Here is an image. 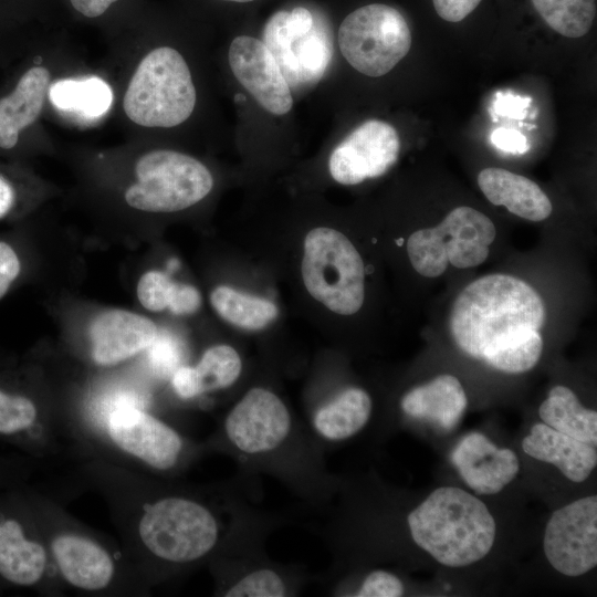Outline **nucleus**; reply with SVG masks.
Masks as SVG:
<instances>
[{
	"mask_svg": "<svg viewBox=\"0 0 597 597\" xmlns=\"http://www.w3.org/2000/svg\"><path fill=\"white\" fill-rule=\"evenodd\" d=\"M549 564L566 576H579L597 564V496L579 499L555 511L544 534Z\"/></svg>",
	"mask_w": 597,
	"mask_h": 597,
	"instance_id": "nucleus-8",
	"label": "nucleus"
},
{
	"mask_svg": "<svg viewBox=\"0 0 597 597\" xmlns=\"http://www.w3.org/2000/svg\"><path fill=\"white\" fill-rule=\"evenodd\" d=\"M545 308L526 282L507 274L484 275L454 300L449 327L459 348L493 368L521 374L541 358Z\"/></svg>",
	"mask_w": 597,
	"mask_h": 597,
	"instance_id": "nucleus-1",
	"label": "nucleus"
},
{
	"mask_svg": "<svg viewBox=\"0 0 597 597\" xmlns=\"http://www.w3.org/2000/svg\"><path fill=\"white\" fill-rule=\"evenodd\" d=\"M49 98L60 109L97 117L108 111L113 94L108 84L100 77L61 80L49 87Z\"/></svg>",
	"mask_w": 597,
	"mask_h": 597,
	"instance_id": "nucleus-25",
	"label": "nucleus"
},
{
	"mask_svg": "<svg viewBox=\"0 0 597 597\" xmlns=\"http://www.w3.org/2000/svg\"><path fill=\"white\" fill-rule=\"evenodd\" d=\"M451 461L463 481L479 494L500 492L520 470L512 450L496 447L480 432L463 437L453 449Z\"/></svg>",
	"mask_w": 597,
	"mask_h": 597,
	"instance_id": "nucleus-14",
	"label": "nucleus"
},
{
	"mask_svg": "<svg viewBox=\"0 0 597 597\" xmlns=\"http://www.w3.org/2000/svg\"><path fill=\"white\" fill-rule=\"evenodd\" d=\"M197 94L182 55L170 46L151 50L136 67L123 107L144 127H175L193 112Z\"/></svg>",
	"mask_w": 597,
	"mask_h": 597,
	"instance_id": "nucleus-3",
	"label": "nucleus"
},
{
	"mask_svg": "<svg viewBox=\"0 0 597 597\" xmlns=\"http://www.w3.org/2000/svg\"><path fill=\"white\" fill-rule=\"evenodd\" d=\"M107 431L119 449L157 470L171 469L181 454L184 443L179 433L136 407L111 411Z\"/></svg>",
	"mask_w": 597,
	"mask_h": 597,
	"instance_id": "nucleus-11",
	"label": "nucleus"
},
{
	"mask_svg": "<svg viewBox=\"0 0 597 597\" xmlns=\"http://www.w3.org/2000/svg\"><path fill=\"white\" fill-rule=\"evenodd\" d=\"M201 303L198 290L189 284L176 283L168 310L176 315L195 313Z\"/></svg>",
	"mask_w": 597,
	"mask_h": 597,
	"instance_id": "nucleus-34",
	"label": "nucleus"
},
{
	"mask_svg": "<svg viewBox=\"0 0 597 597\" xmlns=\"http://www.w3.org/2000/svg\"><path fill=\"white\" fill-rule=\"evenodd\" d=\"M287 593L283 578L274 570L259 568L247 573L229 587L228 597H281Z\"/></svg>",
	"mask_w": 597,
	"mask_h": 597,
	"instance_id": "nucleus-29",
	"label": "nucleus"
},
{
	"mask_svg": "<svg viewBox=\"0 0 597 597\" xmlns=\"http://www.w3.org/2000/svg\"><path fill=\"white\" fill-rule=\"evenodd\" d=\"M482 0H432L438 15L448 22H460L468 17Z\"/></svg>",
	"mask_w": 597,
	"mask_h": 597,
	"instance_id": "nucleus-35",
	"label": "nucleus"
},
{
	"mask_svg": "<svg viewBox=\"0 0 597 597\" xmlns=\"http://www.w3.org/2000/svg\"><path fill=\"white\" fill-rule=\"evenodd\" d=\"M478 185L486 199L530 221H543L552 213L546 193L533 180L503 168L489 167L478 175Z\"/></svg>",
	"mask_w": 597,
	"mask_h": 597,
	"instance_id": "nucleus-18",
	"label": "nucleus"
},
{
	"mask_svg": "<svg viewBox=\"0 0 597 597\" xmlns=\"http://www.w3.org/2000/svg\"><path fill=\"white\" fill-rule=\"evenodd\" d=\"M313 25V15L307 9L303 7H297L294 8L291 12H289L286 28L291 35H305L311 31Z\"/></svg>",
	"mask_w": 597,
	"mask_h": 597,
	"instance_id": "nucleus-40",
	"label": "nucleus"
},
{
	"mask_svg": "<svg viewBox=\"0 0 597 597\" xmlns=\"http://www.w3.org/2000/svg\"><path fill=\"white\" fill-rule=\"evenodd\" d=\"M35 405L27 397L0 390V433H14L29 428L35 421Z\"/></svg>",
	"mask_w": 597,
	"mask_h": 597,
	"instance_id": "nucleus-30",
	"label": "nucleus"
},
{
	"mask_svg": "<svg viewBox=\"0 0 597 597\" xmlns=\"http://www.w3.org/2000/svg\"><path fill=\"white\" fill-rule=\"evenodd\" d=\"M72 9L87 19H97L122 0H67Z\"/></svg>",
	"mask_w": 597,
	"mask_h": 597,
	"instance_id": "nucleus-39",
	"label": "nucleus"
},
{
	"mask_svg": "<svg viewBox=\"0 0 597 597\" xmlns=\"http://www.w3.org/2000/svg\"><path fill=\"white\" fill-rule=\"evenodd\" d=\"M467 404L459 379L447 374L412 388L400 402L406 415L433 421L446 430L459 422Z\"/></svg>",
	"mask_w": 597,
	"mask_h": 597,
	"instance_id": "nucleus-20",
	"label": "nucleus"
},
{
	"mask_svg": "<svg viewBox=\"0 0 597 597\" xmlns=\"http://www.w3.org/2000/svg\"><path fill=\"white\" fill-rule=\"evenodd\" d=\"M158 334L156 324L126 310L98 314L90 327L92 357L95 364L112 366L148 348Z\"/></svg>",
	"mask_w": 597,
	"mask_h": 597,
	"instance_id": "nucleus-15",
	"label": "nucleus"
},
{
	"mask_svg": "<svg viewBox=\"0 0 597 597\" xmlns=\"http://www.w3.org/2000/svg\"><path fill=\"white\" fill-rule=\"evenodd\" d=\"M546 24L566 38H580L591 28L596 0H532Z\"/></svg>",
	"mask_w": 597,
	"mask_h": 597,
	"instance_id": "nucleus-26",
	"label": "nucleus"
},
{
	"mask_svg": "<svg viewBox=\"0 0 597 597\" xmlns=\"http://www.w3.org/2000/svg\"><path fill=\"white\" fill-rule=\"evenodd\" d=\"M541 419L553 429L577 440L596 444L597 413L586 409L565 386H555L538 409Z\"/></svg>",
	"mask_w": 597,
	"mask_h": 597,
	"instance_id": "nucleus-23",
	"label": "nucleus"
},
{
	"mask_svg": "<svg viewBox=\"0 0 597 597\" xmlns=\"http://www.w3.org/2000/svg\"><path fill=\"white\" fill-rule=\"evenodd\" d=\"M301 271L307 292L332 312L352 315L362 307L363 259L339 231L318 227L306 234Z\"/></svg>",
	"mask_w": 597,
	"mask_h": 597,
	"instance_id": "nucleus-4",
	"label": "nucleus"
},
{
	"mask_svg": "<svg viewBox=\"0 0 597 597\" xmlns=\"http://www.w3.org/2000/svg\"><path fill=\"white\" fill-rule=\"evenodd\" d=\"M291 415L273 391L251 388L229 411L224 431L241 452L260 454L279 448L289 437Z\"/></svg>",
	"mask_w": 597,
	"mask_h": 597,
	"instance_id": "nucleus-9",
	"label": "nucleus"
},
{
	"mask_svg": "<svg viewBox=\"0 0 597 597\" xmlns=\"http://www.w3.org/2000/svg\"><path fill=\"white\" fill-rule=\"evenodd\" d=\"M407 254L416 272L426 277L441 275L449 264L444 237L438 227L415 231L408 238Z\"/></svg>",
	"mask_w": 597,
	"mask_h": 597,
	"instance_id": "nucleus-28",
	"label": "nucleus"
},
{
	"mask_svg": "<svg viewBox=\"0 0 597 597\" xmlns=\"http://www.w3.org/2000/svg\"><path fill=\"white\" fill-rule=\"evenodd\" d=\"M199 395L231 386L240 376L242 362L229 345L208 348L192 367Z\"/></svg>",
	"mask_w": 597,
	"mask_h": 597,
	"instance_id": "nucleus-27",
	"label": "nucleus"
},
{
	"mask_svg": "<svg viewBox=\"0 0 597 597\" xmlns=\"http://www.w3.org/2000/svg\"><path fill=\"white\" fill-rule=\"evenodd\" d=\"M404 594V584L392 573L374 570L364 579L356 596L358 597H398Z\"/></svg>",
	"mask_w": 597,
	"mask_h": 597,
	"instance_id": "nucleus-32",
	"label": "nucleus"
},
{
	"mask_svg": "<svg viewBox=\"0 0 597 597\" xmlns=\"http://www.w3.org/2000/svg\"><path fill=\"white\" fill-rule=\"evenodd\" d=\"M138 535L155 557L188 564L209 554L219 540V523L203 504L167 496L147 506L139 519Z\"/></svg>",
	"mask_w": 597,
	"mask_h": 597,
	"instance_id": "nucleus-5",
	"label": "nucleus"
},
{
	"mask_svg": "<svg viewBox=\"0 0 597 597\" xmlns=\"http://www.w3.org/2000/svg\"><path fill=\"white\" fill-rule=\"evenodd\" d=\"M45 567L44 547L28 540L17 521L0 522V575L12 584L31 586L42 578Z\"/></svg>",
	"mask_w": 597,
	"mask_h": 597,
	"instance_id": "nucleus-21",
	"label": "nucleus"
},
{
	"mask_svg": "<svg viewBox=\"0 0 597 597\" xmlns=\"http://www.w3.org/2000/svg\"><path fill=\"white\" fill-rule=\"evenodd\" d=\"M51 549L60 573L70 585L95 591L112 582L113 558L96 542L78 534L63 533L52 541Z\"/></svg>",
	"mask_w": 597,
	"mask_h": 597,
	"instance_id": "nucleus-16",
	"label": "nucleus"
},
{
	"mask_svg": "<svg viewBox=\"0 0 597 597\" xmlns=\"http://www.w3.org/2000/svg\"><path fill=\"white\" fill-rule=\"evenodd\" d=\"M216 312L228 323L249 331L262 329L277 315L272 302L220 285L210 295Z\"/></svg>",
	"mask_w": 597,
	"mask_h": 597,
	"instance_id": "nucleus-24",
	"label": "nucleus"
},
{
	"mask_svg": "<svg viewBox=\"0 0 597 597\" xmlns=\"http://www.w3.org/2000/svg\"><path fill=\"white\" fill-rule=\"evenodd\" d=\"M337 40L350 66L364 75L377 77L387 74L407 55L411 32L397 9L371 3L343 20Z\"/></svg>",
	"mask_w": 597,
	"mask_h": 597,
	"instance_id": "nucleus-7",
	"label": "nucleus"
},
{
	"mask_svg": "<svg viewBox=\"0 0 597 597\" xmlns=\"http://www.w3.org/2000/svg\"><path fill=\"white\" fill-rule=\"evenodd\" d=\"M530 98H523L515 95H499L494 107L499 114L510 117H523L522 111L528 105Z\"/></svg>",
	"mask_w": 597,
	"mask_h": 597,
	"instance_id": "nucleus-41",
	"label": "nucleus"
},
{
	"mask_svg": "<svg viewBox=\"0 0 597 597\" xmlns=\"http://www.w3.org/2000/svg\"><path fill=\"white\" fill-rule=\"evenodd\" d=\"M175 286L165 273L148 271L138 281L137 297L146 310L160 312L169 307Z\"/></svg>",
	"mask_w": 597,
	"mask_h": 597,
	"instance_id": "nucleus-31",
	"label": "nucleus"
},
{
	"mask_svg": "<svg viewBox=\"0 0 597 597\" xmlns=\"http://www.w3.org/2000/svg\"><path fill=\"white\" fill-rule=\"evenodd\" d=\"M370 413L369 395L360 388H348L316 410L313 427L326 440H345L365 427Z\"/></svg>",
	"mask_w": 597,
	"mask_h": 597,
	"instance_id": "nucleus-22",
	"label": "nucleus"
},
{
	"mask_svg": "<svg viewBox=\"0 0 597 597\" xmlns=\"http://www.w3.org/2000/svg\"><path fill=\"white\" fill-rule=\"evenodd\" d=\"M289 12L279 11L265 23L263 43L276 60L289 85L317 83L332 59V44L325 32L313 25L302 36H293L286 28Z\"/></svg>",
	"mask_w": 597,
	"mask_h": 597,
	"instance_id": "nucleus-12",
	"label": "nucleus"
},
{
	"mask_svg": "<svg viewBox=\"0 0 597 597\" xmlns=\"http://www.w3.org/2000/svg\"><path fill=\"white\" fill-rule=\"evenodd\" d=\"M137 181L125 191L126 202L148 212H175L202 200L212 189L209 169L196 158L169 149L143 155L136 163Z\"/></svg>",
	"mask_w": 597,
	"mask_h": 597,
	"instance_id": "nucleus-6",
	"label": "nucleus"
},
{
	"mask_svg": "<svg viewBox=\"0 0 597 597\" xmlns=\"http://www.w3.org/2000/svg\"><path fill=\"white\" fill-rule=\"evenodd\" d=\"M400 140L390 124L369 119L345 137L332 151L329 174L342 185H356L387 172L398 159Z\"/></svg>",
	"mask_w": 597,
	"mask_h": 597,
	"instance_id": "nucleus-10",
	"label": "nucleus"
},
{
	"mask_svg": "<svg viewBox=\"0 0 597 597\" xmlns=\"http://www.w3.org/2000/svg\"><path fill=\"white\" fill-rule=\"evenodd\" d=\"M228 60L235 78L264 109L276 116L291 111L290 85L262 41L249 35L234 38Z\"/></svg>",
	"mask_w": 597,
	"mask_h": 597,
	"instance_id": "nucleus-13",
	"label": "nucleus"
},
{
	"mask_svg": "<svg viewBox=\"0 0 597 597\" xmlns=\"http://www.w3.org/2000/svg\"><path fill=\"white\" fill-rule=\"evenodd\" d=\"M171 385L176 394L189 399L199 395L193 369L191 366H180L172 371Z\"/></svg>",
	"mask_w": 597,
	"mask_h": 597,
	"instance_id": "nucleus-38",
	"label": "nucleus"
},
{
	"mask_svg": "<svg viewBox=\"0 0 597 597\" xmlns=\"http://www.w3.org/2000/svg\"><path fill=\"white\" fill-rule=\"evenodd\" d=\"M50 87V72L43 66L29 69L14 90L0 98V147L13 148L19 134L41 114Z\"/></svg>",
	"mask_w": 597,
	"mask_h": 597,
	"instance_id": "nucleus-19",
	"label": "nucleus"
},
{
	"mask_svg": "<svg viewBox=\"0 0 597 597\" xmlns=\"http://www.w3.org/2000/svg\"><path fill=\"white\" fill-rule=\"evenodd\" d=\"M148 348L151 349V362L158 370L170 371L176 369L179 352L176 342L169 335L158 333Z\"/></svg>",
	"mask_w": 597,
	"mask_h": 597,
	"instance_id": "nucleus-33",
	"label": "nucleus"
},
{
	"mask_svg": "<svg viewBox=\"0 0 597 597\" xmlns=\"http://www.w3.org/2000/svg\"><path fill=\"white\" fill-rule=\"evenodd\" d=\"M222 1H230V2H239V3H243V2H251V1H254V0H222Z\"/></svg>",
	"mask_w": 597,
	"mask_h": 597,
	"instance_id": "nucleus-43",
	"label": "nucleus"
},
{
	"mask_svg": "<svg viewBox=\"0 0 597 597\" xmlns=\"http://www.w3.org/2000/svg\"><path fill=\"white\" fill-rule=\"evenodd\" d=\"M526 454L557 467L570 481H585L597 464L594 443L577 440L545 423H536L523 439Z\"/></svg>",
	"mask_w": 597,
	"mask_h": 597,
	"instance_id": "nucleus-17",
	"label": "nucleus"
},
{
	"mask_svg": "<svg viewBox=\"0 0 597 597\" xmlns=\"http://www.w3.org/2000/svg\"><path fill=\"white\" fill-rule=\"evenodd\" d=\"M407 521L413 542L449 567L482 559L495 538V521L486 505L455 486L434 490Z\"/></svg>",
	"mask_w": 597,
	"mask_h": 597,
	"instance_id": "nucleus-2",
	"label": "nucleus"
},
{
	"mask_svg": "<svg viewBox=\"0 0 597 597\" xmlns=\"http://www.w3.org/2000/svg\"><path fill=\"white\" fill-rule=\"evenodd\" d=\"M20 261L13 249L0 241V298L19 275Z\"/></svg>",
	"mask_w": 597,
	"mask_h": 597,
	"instance_id": "nucleus-36",
	"label": "nucleus"
},
{
	"mask_svg": "<svg viewBox=\"0 0 597 597\" xmlns=\"http://www.w3.org/2000/svg\"><path fill=\"white\" fill-rule=\"evenodd\" d=\"M491 140L498 148L509 153L522 154L528 149L525 136L515 129H495Z\"/></svg>",
	"mask_w": 597,
	"mask_h": 597,
	"instance_id": "nucleus-37",
	"label": "nucleus"
},
{
	"mask_svg": "<svg viewBox=\"0 0 597 597\" xmlns=\"http://www.w3.org/2000/svg\"><path fill=\"white\" fill-rule=\"evenodd\" d=\"M14 202V190L12 186L0 176V218L6 216Z\"/></svg>",
	"mask_w": 597,
	"mask_h": 597,
	"instance_id": "nucleus-42",
	"label": "nucleus"
}]
</instances>
